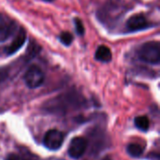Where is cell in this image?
Returning <instances> with one entry per match:
<instances>
[{
    "instance_id": "11",
    "label": "cell",
    "mask_w": 160,
    "mask_h": 160,
    "mask_svg": "<svg viewBox=\"0 0 160 160\" xmlns=\"http://www.w3.org/2000/svg\"><path fill=\"white\" fill-rule=\"evenodd\" d=\"M134 124H135L136 128L138 129H140L141 131H142V132L148 131L149 127H150V121H149L148 117L145 116V115L136 117L135 120H134Z\"/></svg>"
},
{
    "instance_id": "16",
    "label": "cell",
    "mask_w": 160,
    "mask_h": 160,
    "mask_svg": "<svg viewBox=\"0 0 160 160\" xmlns=\"http://www.w3.org/2000/svg\"><path fill=\"white\" fill-rule=\"evenodd\" d=\"M42 1H45V2H52L53 0H42Z\"/></svg>"
},
{
    "instance_id": "2",
    "label": "cell",
    "mask_w": 160,
    "mask_h": 160,
    "mask_svg": "<svg viewBox=\"0 0 160 160\" xmlns=\"http://www.w3.org/2000/svg\"><path fill=\"white\" fill-rule=\"evenodd\" d=\"M138 58L151 65L160 63V45L158 41H148L143 43L137 51Z\"/></svg>"
},
{
    "instance_id": "5",
    "label": "cell",
    "mask_w": 160,
    "mask_h": 160,
    "mask_svg": "<svg viewBox=\"0 0 160 160\" xmlns=\"http://www.w3.org/2000/svg\"><path fill=\"white\" fill-rule=\"evenodd\" d=\"M87 148V141L82 137H75L71 140L68 153L73 159H78L83 156Z\"/></svg>"
},
{
    "instance_id": "12",
    "label": "cell",
    "mask_w": 160,
    "mask_h": 160,
    "mask_svg": "<svg viewBox=\"0 0 160 160\" xmlns=\"http://www.w3.org/2000/svg\"><path fill=\"white\" fill-rule=\"evenodd\" d=\"M58 38H59L60 42L63 43V44L66 45V46H69V45L72 43V41H73V37H72V35H71L70 33H68V32H62V33L59 35Z\"/></svg>"
},
{
    "instance_id": "3",
    "label": "cell",
    "mask_w": 160,
    "mask_h": 160,
    "mask_svg": "<svg viewBox=\"0 0 160 160\" xmlns=\"http://www.w3.org/2000/svg\"><path fill=\"white\" fill-rule=\"evenodd\" d=\"M23 80L28 88L35 89L39 87L44 82L45 75L38 67L32 66L26 70L23 76Z\"/></svg>"
},
{
    "instance_id": "17",
    "label": "cell",
    "mask_w": 160,
    "mask_h": 160,
    "mask_svg": "<svg viewBox=\"0 0 160 160\" xmlns=\"http://www.w3.org/2000/svg\"><path fill=\"white\" fill-rule=\"evenodd\" d=\"M2 17H3V15H2V14H0V20L2 19Z\"/></svg>"
},
{
    "instance_id": "10",
    "label": "cell",
    "mask_w": 160,
    "mask_h": 160,
    "mask_svg": "<svg viewBox=\"0 0 160 160\" xmlns=\"http://www.w3.org/2000/svg\"><path fill=\"white\" fill-rule=\"evenodd\" d=\"M127 151H128V154L129 156H131L132 158H139L143 154L144 146H142L139 143H136V142L129 143L127 147Z\"/></svg>"
},
{
    "instance_id": "1",
    "label": "cell",
    "mask_w": 160,
    "mask_h": 160,
    "mask_svg": "<svg viewBox=\"0 0 160 160\" xmlns=\"http://www.w3.org/2000/svg\"><path fill=\"white\" fill-rule=\"evenodd\" d=\"M128 9L129 7L124 0H108L98 9L97 16L102 23L112 25L121 19Z\"/></svg>"
},
{
    "instance_id": "7",
    "label": "cell",
    "mask_w": 160,
    "mask_h": 160,
    "mask_svg": "<svg viewBox=\"0 0 160 160\" xmlns=\"http://www.w3.org/2000/svg\"><path fill=\"white\" fill-rule=\"evenodd\" d=\"M16 29L15 22L8 21L4 16L0 20V43L6 41L14 32Z\"/></svg>"
},
{
    "instance_id": "15",
    "label": "cell",
    "mask_w": 160,
    "mask_h": 160,
    "mask_svg": "<svg viewBox=\"0 0 160 160\" xmlns=\"http://www.w3.org/2000/svg\"><path fill=\"white\" fill-rule=\"evenodd\" d=\"M6 160H26L25 158H22L21 156L19 155H16V154H10Z\"/></svg>"
},
{
    "instance_id": "6",
    "label": "cell",
    "mask_w": 160,
    "mask_h": 160,
    "mask_svg": "<svg viewBox=\"0 0 160 160\" xmlns=\"http://www.w3.org/2000/svg\"><path fill=\"white\" fill-rule=\"evenodd\" d=\"M151 26H152V24L150 23V22L146 19L145 16H143L142 14H135V15L131 16L127 21V23H126L127 29L131 32L144 30Z\"/></svg>"
},
{
    "instance_id": "8",
    "label": "cell",
    "mask_w": 160,
    "mask_h": 160,
    "mask_svg": "<svg viewBox=\"0 0 160 160\" xmlns=\"http://www.w3.org/2000/svg\"><path fill=\"white\" fill-rule=\"evenodd\" d=\"M25 40H26V32L23 29L19 30L18 34L12 40L10 45L6 49V53L8 55H11V54L15 53L23 46Z\"/></svg>"
},
{
    "instance_id": "9",
    "label": "cell",
    "mask_w": 160,
    "mask_h": 160,
    "mask_svg": "<svg viewBox=\"0 0 160 160\" xmlns=\"http://www.w3.org/2000/svg\"><path fill=\"white\" fill-rule=\"evenodd\" d=\"M95 58L98 61H100V62H103V63H108L112 58V52L107 46L101 45L97 49L96 53H95Z\"/></svg>"
},
{
    "instance_id": "13",
    "label": "cell",
    "mask_w": 160,
    "mask_h": 160,
    "mask_svg": "<svg viewBox=\"0 0 160 160\" xmlns=\"http://www.w3.org/2000/svg\"><path fill=\"white\" fill-rule=\"evenodd\" d=\"M74 25H75V30L77 32L78 35L80 36H83L84 33H85V29H84V26H83V23L82 22V20L78 17L74 18Z\"/></svg>"
},
{
    "instance_id": "14",
    "label": "cell",
    "mask_w": 160,
    "mask_h": 160,
    "mask_svg": "<svg viewBox=\"0 0 160 160\" xmlns=\"http://www.w3.org/2000/svg\"><path fill=\"white\" fill-rule=\"evenodd\" d=\"M8 76V69L7 68H0V83L3 82Z\"/></svg>"
},
{
    "instance_id": "4",
    "label": "cell",
    "mask_w": 160,
    "mask_h": 160,
    "mask_svg": "<svg viewBox=\"0 0 160 160\" xmlns=\"http://www.w3.org/2000/svg\"><path fill=\"white\" fill-rule=\"evenodd\" d=\"M63 142H64V136L62 132L57 129L49 130L43 138L44 146L51 151H56L60 149Z\"/></svg>"
}]
</instances>
